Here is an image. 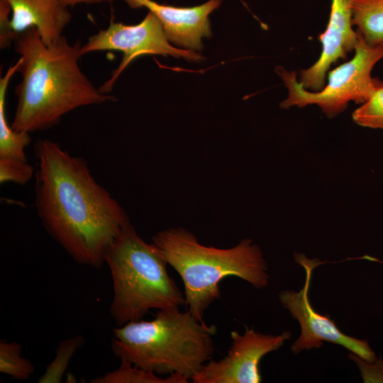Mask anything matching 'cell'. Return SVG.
<instances>
[{
    "label": "cell",
    "mask_w": 383,
    "mask_h": 383,
    "mask_svg": "<svg viewBox=\"0 0 383 383\" xmlns=\"http://www.w3.org/2000/svg\"><path fill=\"white\" fill-rule=\"evenodd\" d=\"M67 6H74L79 4H94L101 3H111L114 0H61Z\"/></svg>",
    "instance_id": "cell-21"
},
{
    "label": "cell",
    "mask_w": 383,
    "mask_h": 383,
    "mask_svg": "<svg viewBox=\"0 0 383 383\" xmlns=\"http://www.w3.org/2000/svg\"><path fill=\"white\" fill-rule=\"evenodd\" d=\"M82 335H78L61 341L56 350L55 359L48 365L39 383H59L74 353L84 343Z\"/></svg>",
    "instance_id": "cell-17"
},
{
    "label": "cell",
    "mask_w": 383,
    "mask_h": 383,
    "mask_svg": "<svg viewBox=\"0 0 383 383\" xmlns=\"http://www.w3.org/2000/svg\"><path fill=\"white\" fill-rule=\"evenodd\" d=\"M152 240L180 276L185 306L200 321L210 305L221 299L219 284L223 279L234 276L257 289L269 283L267 262L250 239L231 248H217L201 244L192 233L178 227L157 233Z\"/></svg>",
    "instance_id": "cell-3"
},
{
    "label": "cell",
    "mask_w": 383,
    "mask_h": 383,
    "mask_svg": "<svg viewBox=\"0 0 383 383\" xmlns=\"http://www.w3.org/2000/svg\"><path fill=\"white\" fill-rule=\"evenodd\" d=\"M189 379L180 374H172L166 377L140 368L126 360H121L117 370L107 372L91 380L92 383H187Z\"/></svg>",
    "instance_id": "cell-15"
},
{
    "label": "cell",
    "mask_w": 383,
    "mask_h": 383,
    "mask_svg": "<svg viewBox=\"0 0 383 383\" xmlns=\"http://www.w3.org/2000/svg\"><path fill=\"white\" fill-rule=\"evenodd\" d=\"M353 119L361 126L383 130V81L377 79L372 94L355 110Z\"/></svg>",
    "instance_id": "cell-18"
},
{
    "label": "cell",
    "mask_w": 383,
    "mask_h": 383,
    "mask_svg": "<svg viewBox=\"0 0 383 383\" xmlns=\"http://www.w3.org/2000/svg\"><path fill=\"white\" fill-rule=\"evenodd\" d=\"M21 62L22 58L20 57L0 79V158L27 161L25 149L30 142V133L13 130L7 122L5 109L7 88Z\"/></svg>",
    "instance_id": "cell-13"
},
{
    "label": "cell",
    "mask_w": 383,
    "mask_h": 383,
    "mask_svg": "<svg viewBox=\"0 0 383 383\" xmlns=\"http://www.w3.org/2000/svg\"><path fill=\"white\" fill-rule=\"evenodd\" d=\"M382 58L383 47L369 45L358 34L353 57L331 71L327 85L316 92L306 89L297 80L296 72L277 67L276 72L289 90L288 97L281 103V107L317 104L331 118L345 110L350 101L363 104L374 91L378 78H372L371 72Z\"/></svg>",
    "instance_id": "cell-6"
},
{
    "label": "cell",
    "mask_w": 383,
    "mask_h": 383,
    "mask_svg": "<svg viewBox=\"0 0 383 383\" xmlns=\"http://www.w3.org/2000/svg\"><path fill=\"white\" fill-rule=\"evenodd\" d=\"M294 257L306 272L304 287L299 292L282 290L279 294L283 307L289 310L301 327L300 335L292 345V351L299 353L304 350L318 348L323 341H327L343 346L366 362H374L377 357L366 340L343 333L329 315H322L312 307L309 291L313 270L318 265V261L309 260L302 254H296Z\"/></svg>",
    "instance_id": "cell-8"
},
{
    "label": "cell",
    "mask_w": 383,
    "mask_h": 383,
    "mask_svg": "<svg viewBox=\"0 0 383 383\" xmlns=\"http://www.w3.org/2000/svg\"><path fill=\"white\" fill-rule=\"evenodd\" d=\"M104 262L113 282L110 314L118 326L141 320L151 309L185 306L160 250L143 240L131 223L107 248Z\"/></svg>",
    "instance_id": "cell-5"
},
{
    "label": "cell",
    "mask_w": 383,
    "mask_h": 383,
    "mask_svg": "<svg viewBox=\"0 0 383 383\" xmlns=\"http://www.w3.org/2000/svg\"><path fill=\"white\" fill-rule=\"evenodd\" d=\"M216 328L179 308L157 310L151 321L113 328L111 348L121 360L159 375L180 374L189 380L210 360Z\"/></svg>",
    "instance_id": "cell-4"
},
{
    "label": "cell",
    "mask_w": 383,
    "mask_h": 383,
    "mask_svg": "<svg viewBox=\"0 0 383 383\" xmlns=\"http://www.w3.org/2000/svg\"><path fill=\"white\" fill-rule=\"evenodd\" d=\"M34 366L22 356V346L17 342L0 341V372L16 380H27L34 372Z\"/></svg>",
    "instance_id": "cell-16"
},
{
    "label": "cell",
    "mask_w": 383,
    "mask_h": 383,
    "mask_svg": "<svg viewBox=\"0 0 383 383\" xmlns=\"http://www.w3.org/2000/svg\"><path fill=\"white\" fill-rule=\"evenodd\" d=\"M131 8H147L161 22L169 41L196 51L203 49L202 38L211 35L209 15L221 0H209L193 7H176L153 0H123Z\"/></svg>",
    "instance_id": "cell-11"
},
{
    "label": "cell",
    "mask_w": 383,
    "mask_h": 383,
    "mask_svg": "<svg viewBox=\"0 0 383 383\" xmlns=\"http://www.w3.org/2000/svg\"><path fill=\"white\" fill-rule=\"evenodd\" d=\"M358 363L365 382H383V360L377 358L372 362H368L352 354Z\"/></svg>",
    "instance_id": "cell-20"
},
{
    "label": "cell",
    "mask_w": 383,
    "mask_h": 383,
    "mask_svg": "<svg viewBox=\"0 0 383 383\" xmlns=\"http://www.w3.org/2000/svg\"><path fill=\"white\" fill-rule=\"evenodd\" d=\"M353 1L331 0L327 28L318 37L322 45L321 55L312 66L301 72L300 82L306 89H322L331 65L338 59H346L347 54L355 50L358 34L352 28Z\"/></svg>",
    "instance_id": "cell-10"
},
{
    "label": "cell",
    "mask_w": 383,
    "mask_h": 383,
    "mask_svg": "<svg viewBox=\"0 0 383 383\" xmlns=\"http://www.w3.org/2000/svg\"><path fill=\"white\" fill-rule=\"evenodd\" d=\"M352 23L371 46L383 47V0H354Z\"/></svg>",
    "instance_id": "cell-14"
},
{
    "label": "cell",
    "mask_w": 383,
    "mask_h": 383,
    "mask_svg": "<svg viewBox=\"0 0 383 383\" xmlns=\"http://www.w3.org/2000/svg\"><path fill=\"white\" fill-rule=\"evenodd\" d=\"M35 205L50 235L77 262L100 268L107 248L129 224L123 207L82 157L48 139L34 145Z\"/></svg>",
    "instance_id": "cell-1"
},
{
    "label": "cell",
    "mask_w": 383,
    "mask_h": 383,
    "mask_svg": "<svg viewBox=\"0 0 383 383\" xmlns=\"http://www.w3.org/2000/svg\"><path fill=\"white\" fill-rule=\"evenodd\" d=\"M10 9L11 17L7 25L8 38L15 37L35 28L43 43L50 46L62 36L65 26L71 21L68 6L61 0H3Z\"/></svg>",
    "instance_id": "cell-12"
},
{
    "label": "cell",
    "mask_w": 383,
    "mask_h": 383,
    "mask_svg": "<svg viewBox=\"0 0 383 383\" xmlns=\"http://www.w3.org/2000/svg\"><path fill=\"white\" fill-rule=\"evenodd\" d=\"M13 41L22 58V80L16 89L18 102L11 124L16 131H44L77 108L115 99L96 89L80 70L79 42L71 45L62 35L47 46L35 28L18 34Z\"/></svg>",
    "instance_id": "cell-2"
},
{
    "label": "cell",
    "mask_w": 383,
    "mask_h": 383,
    "mask_svg": "<svg viewBox=\"0 0 383 383\" xmlns=\"http://www.w3.org/2000/svg\"><path fill=\"white\" fill-rule=\"evenodd\" d=\"M101 50H117L123 55L118 68L99 89L109 94L124 69L135 58L145 55H171L189 61H200L203 57L195 51L178 49L170 45L160 20L151 12L136 25L110 22L109 27L91 36L80 49V55Z\"/></svg>",
    "instance_id": "cell-7"
},
{
    "label": "cell",
    "mask_w": 383,
    "mask_h": 383,
    "mask_svg": "<svg viewBox=\"0 0 383 383\" xmlns=\"http://www.w3.org/2000/svg\"><path fill=\"white\" fill-rule=\"evenodd\" d=\"M285 331L279 335L265 334L252 328L244 333H231V345L219 360L206 362L192 377L194 383H259L262 380L260 363L267 354L280 348L290 339Z\"/></svg>",
    "instance_id": "cell-9"
},
{
    "label": "cell",
    "mask_w": 383,
    "mask_h": 383,
    "mask_svg": "<svg viewBox=\"0 0 383 383\" xmlns=\"http://www.w3.org/2000/svg\"><path fill=\"white\" fill-rule=\"evenodd\" d=\"M34 174L28 161L0 158V183L13 182L24 185Z\"/></svg>",
    "instance_id": "cell-19"
}]
</instances>
